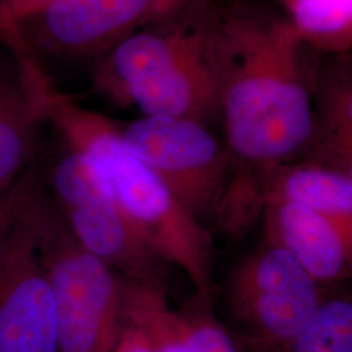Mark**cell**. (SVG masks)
<instances>
[{
    "label": "cell",
    "mask_w": 352,
    "mask_h": 352,
    "mask_svg": "<svg viewBox=\"0 0 352 352\" xmlns=\"http://www.w3.org/2000/svg\"><path fill=\"white\" fill-rule=\"evenodd\" d=\"M206 46L230 153L266 171L307 148L316 74L289 17L251 1L212 0Z\"/></svg>",
    "instance_id": "cell-1"
},
{
    "label": "cell",
    "mask_w": 352,
    "mask_h": 352,
    "mask_svg": "<svg viewBox=\"0 0 352 352\" xmlns=\"http://www.w3.org/2000/svg\"><path fill=\"white\" fill-rule=\"evenodd\" d=\"M38 97L45 123L100 170L149 250L186 273L196 300L212 302L213 240L201 221L129 151L119 124L76 103L50 76L39 82Z\"/></svg>",
    "instance_id": "cell-2"
},
{
    "label": "cell",
    "mask_w": 352,
    "mask_h": 352,
    "mask_svg": "<svg viewBox=\"0 0 352 352\" xmlns=\"http://www.w3.org/2000/svg\"><path fill=\"white\" fill-rule=\"evenodd\" d=\"M38 253L56 304L60 352H113L123 325V277L77 243L47 188Z\"/></svg>",
    "instance_id": "cell-3"
},
{
    "label": "cell",
    "mask_w": 352,
    "mask_h": 352,
    "mask_svg": "<svg viewBox=\"0 0 352 352\" xmlns=\"http://www.w3.org/2000/svg\"><path fill=\"white\" fill-rule=\"evenodd\" d=\"M46 188L77 243L129 280L162 286L161 261L141 238L100 170L65 146L45 174Z\"/></svg>",
    "instance_id": "cell-4"
},
{
    "label": "cell",
    "mask_w": 352,
    "mask_h": 352,
    "mask_svg": "<svg viewBox=\"0 0 352 352\" xmlns=\"http://www.w3.org/2000/svg\"><path fill=\"white\" fill-rule=\"evenodd\" d=\"M320 283L289 252L266 243L235 270L230 307L241 352H286L322 304Z\"/></svg>",
    "instance_id": "cell-5"
},
{
    "label": "cell",
    "mask_w": 352,
    "mask_h": 352,
    "mask_svg": "<svg viewBox=\"0 0 352 352\" xmlns=\"http://www.w3.org/2000/svg\"><path fill=\"white\" fill-rule=\"evenodd\" d=\"M126 146L202 222L215 217L232 175V154L204 123L142 116L120 126Z\"/></svg>",
    "instance_id": "cell-6"
},
{
    "label": "cell",
    "mask_w": 352,
    "mask_h": 352,
    "mask_svg": "<svg viewBox=\"0 0 352 352\" xmlns=\"http://www.w3.org/2000/svg\"><path fill=\"white\" fill-rule=\"evenodd\" d=\"M209 0H56L12 26L38 59L97 60L146 26L171 20Z\"/></svg>",
    "instance_id": "cell-7"
},
{
    "label": "cell",
    "mask_w": 352,
    "mask_h": 352,
    "mask_svg": "<svg viewBox=\"0 0 352 352\" xmlns=\"http://www.w3.org/2000/svg\"><path fill=\"white\" fill-rule=\"evenodd\" d=\"M45 195L46 183L0 248V352H60L56 304L38 253Z\"/></svg>",
    "instance_id": "cell-8"
},
{
    "label": "cell",
    "mask_w": 352,
    "mask_h": 352,
    "mask_svg": "<svg viewBox=\"0 0 352 352\" xmlns=\"http://www.w3.org/2000/svg\"><path fill=\"white\" fill-rule=\"evenodd\" d=\"M209 0L201 7L126 38L96 60L93 85L116 104L126 89L201 50L208 37Z\"/></svg>",
    "instance_id": "cell-9"
},
{
    "label": "cell",
    "mask_w": 352,
    "mask_h": 352,
    "mask_svg": "<svg viewBox=\"0 0 352 352\" xmlns=\"http://www.w3.org/2000/svg\"><path fill=\"white\" fill-rule=\"evenodd\" d=\"M21 54L0 34V188L8 187L36 161L45 119Z\"/></svg>",
    "instance_id": "cell-10"
},
{
    "label": "cell",
    "mask_w": 352,
    "mask_h": 352,
    "mask_svg": "<svg viewBox=\"0 0 352 352\" xmlns=\"http://www.w3.org/2000/svg\"><path fill=\"white\" fill-rule=\"evenodd\" d=\"M267 243L277 244L318 283L344 277L351 267L352 240L321 214L287 201H266Z\"/></svg>",
    "instance_id": "cell-11"
},
{
    "label": "cell",
    "mask_w": 352,
    "mask_h": 352,
    "mask_svg": "<svg viewBox=\"0 0 352 352\" xmlns=\"http://www.w3.org/2000/svg\"><path fill=\"white\" fill-rule=\"evenodd\" d=\"M208 39V37H206ZM144 116H168L204 123L219 113L218 89L208 46L126 89L123 104Z\"/></svg>",
    "instance_id": "cell-12"
},
{
    "label": "cell",
    "mask_w": 352,
    "mask_h": 352,
    "mask_svg": "<svg viewBox=\"0 0 352 352\" xmlns=\"http://www.w3.org/2000/svg\"><path fill=\"white\" fill-rule=\"evenodd\" d=\"M266 201L302 205L329 219L352 240V173L315 161L266 170Z\"/></svg>",
    "instance_id": "cell-13"
},
{
    "label": "cell",
    "mask_w": 352,
    "mask_h": 352,
    "mask_svg": "<svg viewBox=\"0 0 352 352\" xmlns=\"http://www.w3.org/2000/svg\"><path fill=\"white\" fill-rule=\"evenodd\" d=\"M308 146L316 161L352 173V80L347 64L315 76L314 133Z\"/></svg>",
    "instance_id": "cell-14"
},
{
    "label": "cell",
    "mask_w": 352,
    "mask_h": 352,
    "mask_svg": "<svg viewBox=\"0 0 352 352\" xmlns=\"http://www.w3.org/2000/svg\"><path fill=\"white\" fill-rule=\"evenodd\" d=\"M309 49L346 54L352 43V0H280Z\"/></svg>",
    "instance_id": "cell-15"
},
{
    "label": "cell",
    "mask_w": 352,
    "mask_h": 352,
    "mask_svg": "<svg viewBox=\"0 0 352 352\" xmlns=\"http://www.w3.org/2000/svg\"><path fill=\"white\" fill-rule=\"evenodd\" d=\"M286 352H352L351 300H324Z\"/></svg>",
    "instance_id": "cell-16"
},
{
    "label": "cell",
    "mask_w": 352,
    "mask_h": 352,
    "mask_svg": "<svg viewBox=\"0 0 352 352\" xmlns=\"http://www.w3.org/2000/svg\"><path fill=\"white\" fill-rule=\"evenodd\" d=\"M173 320L187 352H241L232 331L212 314V302L195 299L186 311H173Z\"/></svg>",
    "instance_id": "cell-17"
},
{
    "label": "cell",
    "mask_w": 352,
    "mask_h": 352,
    "mask_svg": "<svg viewBox=\"0 0 352 352\" xmlns=\"http://www.w3.org/2000/svg\"><path fill=\"white\" fill-rule=\"evenodd\" d=\"M43 183L45 174L38 168L34 161L8 187L0 188V248L11 232L14 222Z\"/></svg>",
    "instance_id": "cell-18"
},
{
    "label": "cell",
    "mask_w": 352,
    "mask_h": 352,
    "mask_svg": "<svg viewBox=\"0 0 352 352\" xmlns=\"http://www.w3.org/2000/svg\"><path fill=\"white\" fill-rule=\"evenodd\" d=\"M113 352H158L149 330L138 321L123 317V325Z\"/></svg>",
    "instance_id": "cell-19"
},
{
    "label": "cell",
    "mask_w": 352,
    "mask_h": 352,
    "mask_svg": "<svg viewBox=\"0 0 352 352\" xmlns=\"http://www.w3.org/2000/svg\"><path fill=\"white\" fill-rule=\"evenodd\" d=\"M56 0H0V33L43 11Z\"/></svg>",
    "instance_id": "cell-20"
}]
</instances>
